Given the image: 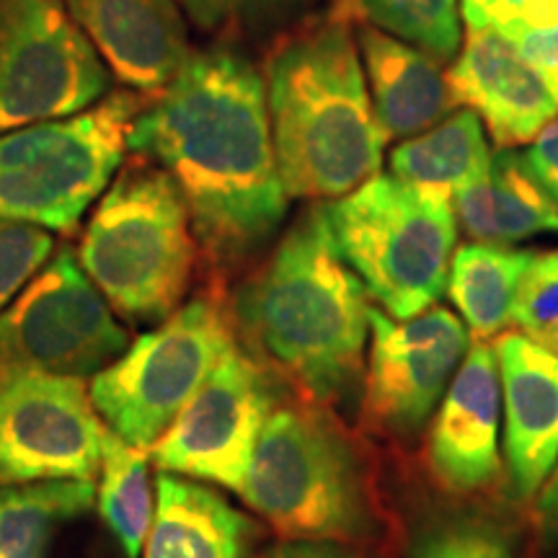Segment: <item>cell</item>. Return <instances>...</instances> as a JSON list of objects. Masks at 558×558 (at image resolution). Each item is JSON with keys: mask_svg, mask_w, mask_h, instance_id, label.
<instances>
[{"mask_svg": "<svg viewBox=\"0 0 558 558\" xmlns=\"http://www.w3.org/2000/svg\"><path fill=\"white\" fill-rule=\"evenodd\" d=\"M533 259L535 251L488 241L465 243L452 254L445 290L476 337H497L512 324L514 295Z\"/></svg>", "mask_w": 558, "mask_h": 558, "instance_id": "obj_22", "label": "cell"}, {"mask_svg": "<svg viewBox=\"0 0 558 558\" xmlns=\"http://www.w3.org/2000/svg\"><path fill=\"white\" fill-rule=\"evenodd\" d=\"M197 235L173 179L137 156L117 173L81 243V267L111 311L158 326L181 308L197 264Z\"/></svg>", "mask_w": 558, "mask_h": 558, "instance_id": "obj_4", "label": "cell"}, {"mask_svg": "<svg viewBox=\"0 0 558 558\" xmlns=\"http://www.w3.org/2000/svg\"><path fill=\"white\" fill-rule=\"evenodd\" d=\"M452 209L476 241L518 243L541 233H558V202L546 192L525 153H494L484 179L452 194Z\"/></svg>", "mask_w": 558, "mask_h": 558, "instance_id": "obj_20", "label": "cell"}, {"mask_svg": "<svg viewBox=\"0 0 558 558\" xmlns=\"http://www.w3.org/2000/svg\"><path fill=\"white\" fill-rule=\"evenodd\" d=\"M264 86L290 199H339L378 177L388 135L369 99L349 19L333 13L277 45Z\"/></svg>", "mask_w": 558, "mask_h": 558, "instance_id": "obj_3", "label": "cell"}, {"mask_svg": "<svg viewBox=\"0 0 558 558\" xmlns=\"http://www.w3.org/2000/svg\"><path fill=\"white\" fill-rule=\"evenodd\" d=\"M507 37L518 45L530 65L538 70L558 99V24L541 26V29H514L507 32Z\"/></svg>", "mask_w": 558, "mask_h": 558, "instance_id": "obj_31", "label": "cell"}, {"mask_svg": "<svg viewBox=\"0 0 558 558\" xmlns=\"http://www.w3.org/2000/svg\"><path fill=\"white\" fill-rule=\"evenodd\" d=\"M148 465V452L104 427L101 486L96 494V507L128 558L143 554L156 518V488L150 484Z\"/></svg>", "mask_w": 558, "mask_h": 558, "instance_id": "obj_24", "label": "cell"}, {"mask_svg": "<svg viewBox=\"0 0 558 558\" xmlns=\"http://www.w3.org/2000/svg\"><path fill=\"white\" fill-rule=\"evenodd\" d=\"M94 481L52 478L0 486V558H47L62 522L88 512Z\"/></svg>", "mask_w": 558, "mask_h": 558, "instance_id": "obj_23", "label": "cell"}, {"mask_svg": "<svg viewBox=\"0 0 558 558\" xmlns=\"http://www.w3.org/2000/svg\"><path fill=\"white\" fill-rule=\"evenodd\" d=\"M525 158L546 192L558 202V114L535 135Z\"/></svg>", "mask_w": 558, "mask_h": 558, "instance_id": "obj_32", "label": "cell"}, {"mask_svg": "<svg viewBox=\"0 0 558 558\" xmlns=\"http://www.w3.org/2000/svg\"><path fill=\"white\" fill-rule=\"evenodd\" d=\"M448 86L456 107L476 111L501 148L533 143L558 114L554 90L499 29H469Z\"/></svg>", "mask_w": 558, "mask_h": 558, "instance_id": "obj_15", "label": "cell"}, {"mask_svg": "<svg viewBox=\"0 0 558 558\" xmlns=\"http://www.w3.org/2000/svg\"><path fill=\"white\" fill-rule=\"evenodd\" d=\"M256 522L194 478L158 471L145 558H251Z\"/></svg>", "mask_w": 558, "mask_h": 558, "instance_id": "obj_18", "label": "cell"}, {"mask_svg": "<svg viewBox=\"0 0 558 558\" xmlns=\"http://www.w3.org/2000/svg\"><path fill=\"white\" fill-rule=\"evenodd\" d=\"M333 5H337V16H341V19L354 21V19L360 16V3H357V0H333Z\"/></svg>", "mask_w": 558, "mask_h": 558, "instance_id": "obj_35", "label": "cell"}, {"mask_svg": "<svg viewBox=\"0 0 558 558\" xmlns=\"http://www.w3.org/2000/svg\"><path fill=\"white\" fill-rule=\"evenodd\" d=\"M239 497L279 538L362 543L378 533L365 460L324 409L279 407Z\"/></svg>", "mask_w": 558, "mask_h": 558, "instance_id": "obj_5", "label": "cell"}, {"mask_svg": "<svg viewBox=\"0 0 558 558\" xmlns=\"http://www.w3.org/2000/svg\"><path fill=\"white\" fill-rule=\"evenodd\" d=\"M128 150L173 179L215 267L248 259L284 222L290 197L279 177L267 86L235 50L192 52L135 114Z\"/></svg>", "mask_w": 558, "mask_h": 558, "instance_id": "obj_1", "label": "cell"}, {"mask_svg": "<svg viewBox=\"0 0 558 558\" xmlns=\"http://www.w3.org/2000/svg\"><path fill=\"white\" fill-rule=\"evenodd\" d=\"M233 347L226 311L213 298H197L94 375L90 401L111 432L150 450Z\"/></svg>", "mask_w": 558, "mask_h": 558, "instance_id": "obj_8", "label": "cell"}, {"mask_svg": "<svg viewBox=\"0 0 558 558\" xmlns=\"http://www.w3.org/2000/svg\"><path fill=\"white\" fill-rule=\"evenodd\" d=\"M407 558H520L512 533L478 514H450L414 535Z\"/></svg>", "mask_w": 558, "mask_h": 558, "instance_id": "obj_26", "label": "cell"}, {"mask_svg": "<svg viewBox=\"0 0 558 558\" xmlns=\"http://www.w3.org/2000/svg\"><path fill=\"white\" fill-rule=\"evenodd\" d=\"M535 527L543 546L558 548V465H554L535 499Z\"/></svg>", "mask_w": 558, "mask_h": 558, "instance_id": "obj_34", "label": "cell"}, {"mask_svg": "<svg viewBox=\"0 0 558 558\" xmlns=\"http://www.w3.org/2000/svg\"><path fill=\"white\" fill-rule=\"evenodd\" d=\"M54 239L34 222L0 218V311L50 262Z\"/></svg>", "mask_w": 558, "mask_h": 558, "instance_id": "obj_28", "label": "cell"}, {"mask_svg": "<svg viewBox=\"0 0 558 558\" xmlns=\"http://www.w3.org/2000/svg\"><path fill=\"white\" fill-rule=\"evenodd\" d=\"M254 558H373L352 543L339 541H288L264 548Z\"/></svg>", "mask_w": 558, "mask_h": 558, "instance_id": "obj_33", "label": "cell"}, {"mask_svg": "<svg viewBox=\"0 0 558 558\" xmlns=\"http://www.w3.org/2000/svg\"><path fill=\"white\" fill-rule=\"evenodd\" d=\"M96 414L81 378L0 369V486L94 481L104 435Z\"/></svg>", "mask_w": 558, "mask_h": 558, "instance_id": "obj_12", "label": "cell"}, {"mask_svg": "<svg viewBox=\"0 0 558 558\" xmlns=\"http://www.w3.org/2000/svg\"><path fill=\"white\" fill-rule=\"evenodd\" d=\"M512 324L558 357V248L535 256L512 305Z\"/></svg>", "mask_w": 558, "mask_h": 558, "instance_id": "obj_27", "label": "cell"}, {"mask_svg": "<svg viewBox=\"0 0 558 558\" xmlns=\"http://www.w3.org/2000/svg\"><path fill=\"white\" fill-rule=\"evenodd\" d=\"M109 73L135 94L169 86L186 58V21L179 0H65Z\"/></svg>", "mask_w": 558, "mask_h": 558, "instance_id": "obj_17", "label": "cell"}, {"mask_svg": "<svg viewBox=\"0 0 558 558\" xmlns=\"http://www.w3.org/2000/svg\"><path fill=\"white\" fill-rule=\"evenodd\" d=\"M143 109L120 90L81 114L0 132V218L70 233L107 192Z\"/></svg>", "mask_w": 558, "mask_h": 558, "instance_id": "obj_7", "label": "cell"}, {"mask_svg": "<svg viewBox=\"0 0 558 558\" xmlns=\"http://www.w3.org/2000/svg\"><path fill=\"white\" fill-rule=\"evenodd\" d=\"M109 83L65 0H0V132L81 114Z\"/></svg>", "mask_w": 558, "mask_h": 558, "instance_id": "obj_9", "label": "cell"}, {"mask_svg": "<svg viewBox=\"0 0 558 558\" xmlns=\"http://www.w3.org/2000/svg\"><path fill=\"white\" fill-rule=\"evenodd\" d=\"M501 380L497 352L478 341L445 390L429 435L427 463L448 494L469 497L499 476Z\"/></svg>", "mask_w": 558, "mask_h": 558, "instance_id": "obj_14", "label": "cell"}, {"mask_svg": "<svg viewBox=\"0 0 558 558\" xmlns=\"http://www.w3.org/2000/svg\"><path fill=\"white\" fill-rule=\"evenodd\" d=\"M556 558H558V556H556Z\"/></svg>", "mask_w": 558, "mask_h": 558, "instance_id": "obj_36", "label": "cell"}, {"mask_svg": "<svg viewBox=\"0 0 558 558\" xmlns=\"http://www.w3.org/2000/svg\"><path fill=\"white\" fill-rule=\"evenodd\" d=\"M367 313L365 284L339 254L324 202L292 222L233 298V320L256 357L318 407L360 388Z\"/></svg>", "mask_w": 558, "mask_h": 558, "instance_id": "obj_2", "label": "cell"}, {"mask_svg": "<svg viewBox=\"0 0 558 558\" xmlns=\"http://www.w3.org/2000/svg\"><path fill=\"white\" fill-rule=\"evenodd\" d=\"M128 331L70 248L0 311V369L94 378L128 349Z\"/></svg>", "mask_w": 558, "mask_h": 558, "instance_id": "obj_10", "label": "cell"}, {"mask_svg": "<svg viewBox=\"0 0 558 558\" xmlns=\"http://www.w3.org/2000/svg\"><path fill=\"white\" fill-rule=\"evenodd\" d=\"M290 3L292 0H179L181 11L205 32L246 26L256 19L271 16Z\"/></svg>", "mask_w": 558, "mask_h": 558, "instance_id": "obj_30", "label": "cell"}, {"mask_svg": "<svg viewBox=\"0 0 558 558\" xmlns=\"http://www.w3.org/2000/svg\"><path fill=\"white\" fill-rule=\"evenodd\" d=\"M469 29H541L558 24V0H463Z\"/></svg>", "mask_w": 558, "mask_h": 558, "instance_id": "obj_29", "label": "cell"}, {"mask_svg": "<svg viewBox=\"0 0 558 558\" xmlns=\"http://www.w3.org/2000/svg\"><path fill=\"white\" fill-rule=\"evenodd\" d=\"M357 45L375 114L388 137L418 135L456 107L448 75L432 54L403 45L373 24L362 26Z\"/></svg>", "mask_w": 558, "mask_h": 558, "instance_id": "obj_19", "label": "cell"}, {"mask_svg": "<svg viewBox=\"0 0 558 558\" xmlns=\"http://www.w3.org/2000/svg\"><path fill=\"white\" fill-rule=\"evenodd\" d=\"M271 411L267 369L235 344L153 445L150 460L158 471L241 494Z\"/></svg>", "mask_w": 558, "mask_h": 558, "instance_id": "obj_11", "label": "cell"}, {"mask_svg": "<svg viewBox=\"0 0 558 558\" xmlns=\"http://www.w3.org/2000/svg\"><path fill=\"white\" fill-rule=\"evenodd\" d=\"M488 163L492 153L484 122L473 109L456 111L437 128L418 132L390 156L393 177L450 199L473 181L484 179Z\"/></svg>", "mask_w": 558, "mask_h": 558, "instance_id": "obj_21", "label": "cell"}, {"mask_svg": "<svg viewBox=\"0 0 558 558\" xmlns=\"http://www.w3.org/2000/svg\"><path fill=\"white\" fill-rule=\"evenodd\" d=\"M324 205L339 254L383 313L403 320L437 303L458 239L450 197L373 177Z\"/></svg>", "mask_w": 558, "mask_h": 558, "instance_id": "obj_6", "label": "cell"}, {"mask_svg": "<svg viewBox=\"0 0 558 558\" xmlns=\"http://www.w3.org/2000/svg\"><path fill=\"white\" fill-rule=\"evenodd\" d=\"M369 365L362 418L375 432L409 439L424 429L469 354L463 320L445 308L390 318L369 305Z\"/></svg>", "mask_w": 558, "mask_h": 558, "instance_id": "obj_13", "label": "cell"}, {"mask_svg": "<svg viewBox=\"0 0 558 558\" xmlns=\"http://www.w3.org/2000/svg\"><path fill=\"white\" fill-rule=\"evenodd\" d=\"M360 16L375 29L409 41L439 62L458 58L460 34L458 0H357Z\"/></svg>", "mask_w": 558, "mask_h": 558, "instance_id": "obj_25", "label": "cell"}, {"mask_svg": "<svg viewBox=\"0 0 558 558\" xmlns=\"http://www.w3.org/2000/svg\"><path fill=\"white\" fill-rule=\"evenodd\" d=\"M509 497L530 501L558 460V357L522 333L497 341Z\"/></svg>", "mask_w": 558, "mask_h": 558, "instance_id": "obj_16", "label": "cell"}]
</instances>
